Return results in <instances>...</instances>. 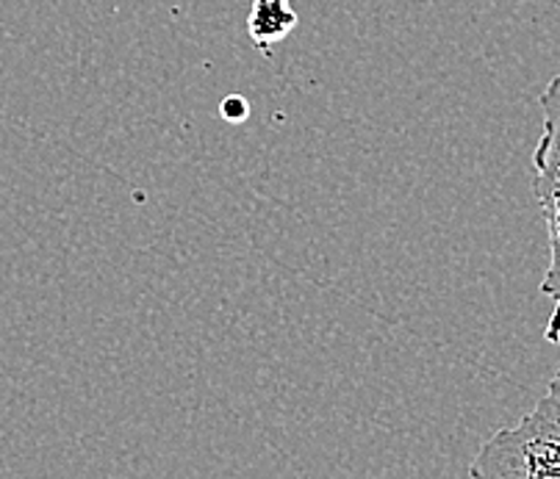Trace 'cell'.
Returning <instances> with one entry per match:
<instances>
[{
  "label": "cell",
  "instance_id": "cell-1",
  "mask_svg": "<svg viewBox=\"0 0 560 479\" xmlns=\"http://www.w3.org/2000/svg\"><path fill=\"white\" fill-rule=\"evenodd\" d=\"M471 477L483 479H560V377L536 408L505 427L477 452Z\"/></svg>",
  "mask_w": 560,
  "mask_h": 479
},
{
  "label": "cell",
  "instance_id": "cell-2",
  "mask_svg": "<svg viewBox=\"0 0 560 479\" xmlns=\"http://www.w3.org/2000/svg\"><path fill=\"white\" fill-rule=\"evenodd\" d=\"M544 130L533 153V186L549 233V267L541 294L560 305V75L541 92Z\"/></svg>",
  "mask_w": 560,
  "mask_h": 479
},
{
  "label": "cell",
  "instance_id": "cell-3",
  "mask_svg": "<svg viewBox=\"0 0 560 479\" xmlns=\"http://www.w3.org/2000/svg\"><path fill=\"white\" fill-rule=\"evenodd\" d=\"M300 17L294 12L292 0H253L250 17H247V34L250 42L261 50H272V45L287 39L298 28Z\"/></svg>",
  "mask_w": 560,
  "mask_h": 479
},
{
  "label": "cell",
  "instance_id": "cell-4",
  "mask_svg": "<svg viewBox=\"0 0 560 479\" xmlns=\"http://www.w3.org/2000/svg\"><path fill=\"white\" fill-rule=\"evenodd\" d=\"M220 117L231 125H242L250 117V103L245 95H228L220 103Z\"/></svg>",
  "mask_w": 560,
  "mask_h": 479
},
{
  "label": "cell",
  "instance_id": "cell-5",
  "mask_svg": "<svg viewBox=\"0 0 560 479\" xmlns=\"http://www.w3.org/2000/svg\"><path fill=\"white\" fill-rule=\"evenodd\" d=\"M544 338H547L549 343H555V347H560V305H555L552 308V316H549ZM558 377H560V369H558Z\"/></svg>",
  "mask_w": 560,
  "mask_h": 479
}]
</instances>
